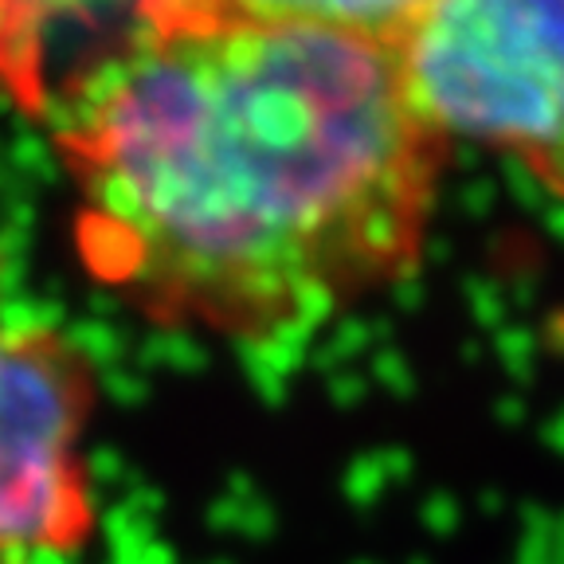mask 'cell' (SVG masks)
Returning <instances> with one entry per match:
<instances>
[{
    "instance_id": "cell-1",
    "label": "cell",
    "mask_w": 564,
    "mask_h": 564,
    "mask_svg": "<svg viewBox=\"0 0 564 564\" xmlns=\"http://www.w3.org/2000/svg\"><path fill=\"white\" fill-rule=\"evenodd\" d=\"M59 126L83 263L161 326L306 337L427 243L443 141L397 44L145 0Z\"/></svg>"
},
{
    "instance_id": "cell-2",
    "label": "cell",
    "mask_w": 564,
    "mask_h": 564,
    "mask_svg": "<svg viewBox=\"0 0 564 564\" xmlns=\"http://www.w3.org/2000/svg\"><path fill=\"white\" fill-rule=\"evenodd\" d=\"M397 59L443 145L506 153L564 200V0H432Z\"/></svg>"
},
{
    "instance_id": "cell-3",
    "label": "cell",
    "mask_w": 564,
    "mask_h": 564,
    "mask_svg": "<svg viewBox=\"0 0 564 564\" xmlns=\"http://www.w3.org/2000/svg\"><path fill=\"white\" fill-rule=\"evenodd\" d=\"M87 352L0 299V564H63L98 529Z\"/></svg>"
},
{
    "instance_id": "cell-4",
    "label": "cell",
    "mask_w": 564,
    "mask_h": 564,
    "mask_svg": "<svg viewBox=\"0 0 564 564\" xmlns=\"http://www.w3.org/2000/svg\"><path fill=\"white\" fill-rule=\"evenodd\" d=\"M158 4L397 44L432 0H158Z\"/></svg>"
}]
</instances>
